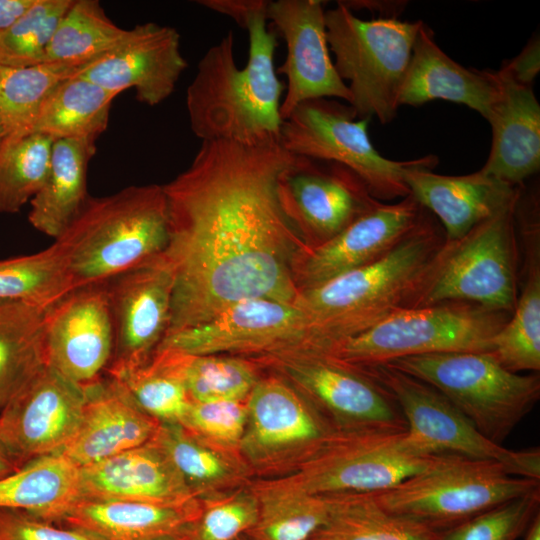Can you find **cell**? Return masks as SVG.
Masks as SVG:
<instances>
[{"instance_id": "cell-1", "label": "cell", "mask_w": 540, "mask_h": 540, "mask_svg": "<svg viewBox=\"0 0 540 540\" xmlns=\"http://www.w3.org/2000/svg\"><path fill=\"white\" fill-rule=\"evenodd\" d=\"M294 160L279 140L202 141L189 167L162 185L169 219L162 254L174 279L166 335L242 301L294 303L293 263L309 247L280 194Z\"/></svg>"}, {"instance_id": "cell-2", "label": "cell", "mask_w": 540, "mask_h": 540, "mask_svg": "<svg viewBox=\"0 0 540 540\" xmlns=\"http://www.w3.org/2000/svg\"><path fill=\"white\" fill-rule=\"evenodd\" d=\"M245 30L247 64L237 66L230 30L201 57L187 88L190 128L201 141L257 145L279 140L285 86L274 65L277 32L267 28V12L254 14Z\"/></svg>"}, {"instance_id": "cell-3", "label": "cell", "mask_w": 540, "mask_h": 540, "mask_svg": "<svg viewBox=\"0 0 540 540\" xmlns=\"http://www.w3.org/2000/svg\"><path fill=\"white\" fill-rule=\"evenodd\" d=\"M445 233L427 210L418 226L379 260L298 291L309 349L326 350L386 317L415 308Z\"/></svg>"}, {"instance_id": "cell-4", "label": "cell", "mask_w": 540, "mask_h": 540, "mask_svg": "<svg viewBox=\"0 0 540 540\" xmlns=\"http://www.w3.org/2000/svg\"><path fill=\"white\" fill-rule=\"evenodd\" d=\"M169 219L162 185H132L85 205L54 242L66 260L72 289L105 283L162 254Z\"/></svg>"}, {"instance_id": "cell-5", "label": "cell", "mask_w": 540, "mask_h": 540, "mask_svg": "<svg viewBox=\"0 0 540 540\" xmlns=\"http://www.w3.org/2000/svg\"><path fill=\"white\" fill-rule=\"evenodd\" d=\"M423 21L394 17L364 20L341 1L325 11L334 67L351 93L357 117L388 124L397 115L399 93Z\"/></svg>"}, {"instance_id": "cell-6", "label": "cell", "mask_w": 540, "mask_h": 540, "mask_svg": "<svg viewBox=\"0 0 540 540\" xmlns=\"http://www.w3.org/2000/svg\"><path fill=\"white\" fill-rule=\"evenodd\" d=\"M517 195L518 190L513 200L463 237L444 241L415 308L468 302L512 314L520 268L514 216Z\"/></svg>"}, {"instance_id": "cell-7", "label": "cell", "mask_w": 540, "mask_h": 540, "mask_svg": "<svg viewBox=\"0 0 540 540\" xmlns=\"http://www.w3.org/2000/svg\"><path fill=\"white\" fill-rule=\"evenodd\" d=\"M381 364L434 387L485 437L499 445L540 397L538 374L511 372L490 352L433 353Z\"/></svg>"}, {"instance_id": "cell-8", "label": "cell", "mask_w": 540, "mask_h": 540, "mask_svg": "<svg viewBox=\"0 0 540 540\" xmlns=\"http://www.w3.org/2000/svg\"><path fill=\"white\" fill-rule=\"evenodd\" d=\"M510 316L468 302L409 308L321 351L353 366L433 353L490 352Z\"/></svg>"}, {"instance_id": "cell-9", "label": "cell", "mask_w": 540, "mask_h": 540, "mask_svg": "<svg viewBox=\"0 0 540 540\" xmlns=\"http://www.w3.org/2000/svg\"><path fill=\"white\" fill-rule=\"evenodd\" d=\"M449 455L426 451L406 429H337L297 470L277 478L319 496L377 493L440 464Z\"/></svg>"}, {"instance_id": "cell-10", "label": "cell", "mask_w": 540, "mask_h": 540, "mask_svg": "<svg viewBox=\"0 0 540 540\" xmlns=\"http://www.w3.org/2000/svg\"><path fill=\"white\" fill-rule=\"evenodd\" d=\"M540 489V480L510 475L498 462L449 455L401 483L371 493L386 511L435 532Z\"/></svg>"}, {"instance_id": "cell-11", "label": "cell", "mask_w": 540, "mask_h": 540, "mask_svg": "<svg viewBox=\"0 0 540 540\" xmlns=\"http://www.w3.org/2000/svg\"><path fill=\"white\" fill-rule=\"evenodd\" d=\"M246 404L240 454L254 479L293 473L338 429L301 392L274 373L259 379Z\"/></svg>"}, {"instance_id": "cell-12", "label": "cell", "mask_w": 540, "mask_h": 540, "mask_svg": "<svg viewBox=\"0 0 540 540\" xmlns=\"http://www.w3.org/2000/svg\"><path fill=\"white\" fill-rule=\"evenodd\" d=\"M356 118L354 109L338 100H307L283 120L279 142L295 156L348 167L379 201L410 195L403 173L413 160L395 161L382 156L368 134L370 118Z\"/></svg>"}, {"instance_id": "cell-13", "label": "cell", "mask_w": 540, "mask_h": 540, "mask_svg": "<svg viewBox=\"0 0 540 540\" xmlns=\"http://www.w3.org/2000/svg\"><path fill=\"white\" fill-rule=\"evenodd\" d=\"M396 402L409 436L423 449L500 463L513 476L540 480V450H510L485 437L442 393L387 364L355 366Z\"/></svg>"}, {"instance_id": "cell-14", "label": "cell", "mask_w": 540, "mask_h": 540, "mask_svg": "<svg viewBox=\"0 0 540 540\" xmlns=\"http://www.w3.org/2000/svg\"><path fill=\"white\" fill-rule=\"evenodd\" d=\"M301 392L338 429H406L391 395L357 367L316 349L251 358Z\"/></svg>"}, {"instance_id": "cell-15", "label": "cell", "mask_w": 540, "mask_h": 540, "mask_svg": "<svg viewBox=\"0 0 540 540\" xmlns=\"http://www.w3.org/2000/svg\"><path fill=\"white\" fill-rule=\"evenodd\" d=\"M311 346L308 321L294 303L253 299L210 320L166 335L156 350L256 358Z\"/></svg>"}, {"instance_id": "cell-16", "label": "cell", "mask_w": 540, "mask_h": 540, "mask_svg": "<svg viewBox=\"0 0 540 540\" xmlns=\"http://www.w3.org/2000/svg\"><path fill=\"white\" fill-rule=\"evenodd\" d=\"M84 388L46 364L0 409V437L19 468L60 454L73 438Z\"/></svg>"}, {"instance_id": "cell-17", "label": "cell", "mask_w": 540, "mask_h": 540, "mask_svg": "<svg viewBox=\"0 0 540 540\" xmlns=\"http://www.w3.org/2000/svg\"><path fill=\"white\" fill-rule=\"evenodd\" d=\"M173 273L163 254L105 282L114 344L106 374L145 364L170 324Z\"/></svg>"}, {"instance_id": "cell-18", "label": "cell", "mask_w": 540, "mask_h": 540, "mask_svg": "<svg viewBox=\"0 0 540 540\" xmlns=\"http://www.w3.org/2000/svg\"><path fill=\"white\" fill-rule=\"evenodd\" d=\"M280 194L309 247L331 239L381 203L348 167L301 156L283 174Z\"/></svg>"}, {"instance_id": "cell-19", "label": "cell", "mask_w": 540, "mask_h": 540, "mask_svg": "<svg viewBox=\"0 0 540 540\" xmlns=\"http://www.w3.org/2000/svg\"><path fill=\"white\" fill-rule=\"evenodd\" d=\"M114 334L105 283L70 290L45 314L47 364L84 387L106 373Z\"/></svg>"}, {"instance_id": "cell-20", "label": "cell", "mask_w": 540, "mask_h": 540, "mask_svg": "<svg viewBox=\"0 0 540 540\" xmlns=\"http://www.w3.org/2000/svg\"><path fill=\"white\" fill-rule=\"evenodd\" d=\"M320 0L270 1V20L285 41L286 57L276 69L287 77L280 115L286 119L300 103L318 98L351 102V93L339 77L329 54L325 10Z\"/></svg>"}, {"instance_id": "cell-21", "label": "cell", "mask_w": 540, "mask_h": 540, "mask_svg": "<svg viewBox=\"0 0 540 540\" xmlns=\"http://www.w3.org/2000/svg\"><path fill=\"white\" fill-rule=\"evenodd\" d=\"M424 213L412 195L395 204L381 202L331 239L302 250L292 268L298 291L379 260L418 226Z\"/></svg>"}, {"instance_id": "cell-22", "label": "cell", "mask_w": 540, "mask_h": 540, "mask_svg": "<svg viewBox=\"0 0 540 540\" xmlns=\"http://www.w3.org/2000/svg\"><path fill=\"white\" fill-rule=\"evenodd\" d=\"M186 68L178 31L147 22L127 29L115 47L78 75L117 95L134 88L138 101L156 106L174 92Z\"/></svg>"}, {"instance_id": "cell-23", "label": "cell", "mask_w": 540, "mask_h": 540, "mask_svg": "<svg viewBox=\"0 0 540 540\" xmlns=\"http://www.w3.org/2000/svg\"><path fill=\"white\" fill-rule=\"evenodd\" d=\"M437 163L434 155L413 159L403 177L410 195L442 223L446 241L463 237L517 194L519 186L513 187L480 170L460 176L435 174L431 170Z\"/></svg>"}, {"instance_id": "cell-24", "label": "cell", "mask_w": 540, "mask_h": 540, "mask_svg": "<svg viewBox=\"0 0 540 540\" xmlns=\"http://www.w3.org/2000/svg\"><path fill=\"white\" fill-rule=\"evenodd\" d=\"M83 388L81 420L61 455L83 467L152 439L160 423L140 409L115 378L104 374Z\"/></svg>"}, {"instance_id": "cell-25", "label": "cell", "mask_w": 540, "mask_h": 540, "mask_svg": "<svg viewBox=\"0 0 540 540\" xmlns=\"http://www.w3.org/2000/svg\"><path fill=\"white\" fill-rule=\"evenodd\" d=\"M536 190L520 187L515 225L524 249L522 287L515 308L493 339L490 353L505 369L519 373L540 369V218Z\"/></svg>"}, {"instance_id": "cell-26", "label": "cell", "mask_w": 540, "mask_h": 540, "mask_svg": "<svg viewBox=\"0 0 540 540\" xmlns=\"http://www.w3.org/2000/svg\"><path fill=\"white\" fill-rule=\"evenodd\" d=\"M498 71L467 68L449 57L423 22L417 33L398 103L420 106L441 99L478 112L487 120L499 97Z\"/></svg>"}, {"instance_id": "cell-27", "label": "cell", "mask_w": 540, "mask_h": 540, "mask_svg": "<svg viewBox=\"0 0 540 540\" xmlns=\"http://www.w3.org/2000/svg\"><path fill=\"white\" fill-rule=\"evenodd\" d=\"M80 497L181 504L194 499L166 454L153 442L79 467Z\"/></svg>"}, {"instance_id": "cell-28", "label": "cell", "mask_w": 540, "mask_h": 540, "mask_svg": "<svg viewBox=\"0 0 540 540\" xmlns=\"http://www.w3.org/2000/svg\"><path fill=\"white\" fill-rule=\"evenodd\" d=\"M497 71L500 94L487 118L492 144L480 171L517 187L540 169V105L533 86Z\"/></svg>"}, {"instance_id": "cell-29", "label": "cell", "mask_w": 540, "mask_h": 540, "mask_svg": "<svg viewBox=\"0 0 540 540\" xmlns=\"http://www.w3.org/2000/svg\"><path fill=\"white\" fill-rule=\"evenodd\" d=\"M200 509L197 498L168 505L80 497L56 524L101 540H158L186 531Z\"/></svg>"}, {"instance_id": "cell-30", "label": "cell", "mask_w": 540, "mask_h": 540, "mask_svg": "<svg viewBox=\"0 0 540 540\" xmlns=\"http://www.w3.org/2000/svg\"><path fill=\"white\" fill-rule=\"evenodd\" d=\"M150 441L166 454L199 500L233 491L254 480L241 454L214 446L181 424H159Z\"/></svg>"}, {"instance_id": "cell-31", "label": "cell", "mask_w": 540, "mask_h": 540, "mask_svg": "<svg viewBox=\"0 0 540 540\" xmlns=\"http://www.w3.org/2000/svg\"><path fill=\"white\" fill-rule=\"evenodd\" d=\"M96 152L89 139L54 140L47 177L31 199L29 222L39 232L57 239L85 205L88 165Z\"/></svg>"}, {"instance_id": "cell-32", "label": "cell", "mask_w": 540, "mask_h": 540, "mask_svg": "<svg viewBox=\"0 0 540 540\" xmlns=\"http://www.w3.org/2000/svg\"><path fill=\"white\" fill-rule=\"evenodd\" d=\"M80 498L79 467L61 454L28 462L0 478V508L56 523Z\"/></svg>"}, {"instance_id": "cell-33", "label": "cell", "mask_w": 540, "mask_h": 540, "mask_svg": "<svg viewBox=\"0 0 540 540\" xmlns=\"http://www.w3.org/2000/svg\"><path fill=\"white\" fill-rule=\"evenodd\" d=\"M46 310L25 300H0V409L47 364Z\"/></svg>"}, {"instance_id": "cell-34", "label": "cell", "mask_w": 540, "mask_h": 540, "mask_svg": "<svg viewBox=\"0 0 540 540\" xmlns=\"http://www.w3.org/2000/svg\"><path fill=\"white\" fill-rule=\"evenodd\" d=\"M116 93L75 75L60 82L43 101L31 132L57 139L96 141L107 129Z\"/></svg>"}, {"instance_id": "cell-35", "label": "cell", "mask_w": 540, "mask_h": 540, "mask_svg": "<svg viewBox=\"0 0 540 540\" xmlns=\"http://www.w3.org/2000/svg\"><path fill=\"white\" fill-rule=\"evenodd\" d=\"M258 518L248 531L254 540H309L326 523L328 501L280 478L254 479Z\"/></svg>"}, {"instance_id": "cell-36", "label": "cell", "mask_w": 540, "mask_h": 540, "mask_svg": "<svg viewBox=\"0 0 540 540\" xmlns=\"http://www.w3.org/2000/svg\"><path fill=\"white\" fill-rule=\"evenodd\" d=\"M328 516L314 535L333 540H435L437 532L383 509L371 493L325 496ZM313 535V536H314Z\"/></svg>"}, {"instance_id": "cell-37", "label": "cell", "mask_w": 540, "mask_h": 540, "mask_svg": "<svg viewBox=\"0 0 540 540\" xmlns=\"http://www.w3.org/2000/svg\"><path fill=\"white\" fill-rule=\"evenodd\" d=\"M126 32L111 21L99 1L73 0L47 47L45 62L84 69L115 47Z\"/></svg>"}, {"instance_id": "cell-38", "label": "cell", "mask_w": 540, "mask_h": 540, "mask_svg": "<svg viewBox=\"0 0 540 540\" xmlns=\"http://www.w3.org/2000/svg\"><path fill=\"white\" fill-rule=\"evenodd\" d=\"M110 376L160 424H180L192 402L179 372L177 356L170 350H156L145 364Z\"/></svg>"}, {"instance_id": "cell-39", "label": "cell", "mask_w": 540, "mask_h": 540, "mask_svg": "<svg viewBox=\"0 0 540 540\" xmlns=\"http://www.w3.org/2000/svg\"><path fill=\"white\" fill-rule=\"evenodd\" d=\"M82 70L47 62L27 67L0 66V117L9 138L30 133L49 93L60 82Z\"/></svg>"}, {"instance_id": "cell-40", "label": "cell", "mask_w": 540, "mask_h": 540, "mask_svg": "<svg viewBox=\"0 0 540 540\" xmlns=\"http://www.w3.org/2000/svg\"><path fill=\"white\" fill-rule=\"evenodd\" d=\"M175 354L192 402L246 401L262 377L261 366L251 358L226 354Z\"/></svg>"}, {"instance_id": "cell-41", "label": "cell", "mask_w": 540, "mask_h": 540, "mask_svg": "<svg viewBox=\"0 0 540 540\" xmlns=\"http://www.w3.org/2000/svg\"><path fill=\"white\" fill-rule=\"evenodd\" d=\"M70 290L66 260L55 242L36 253L0 259V300L48 307Z\"/></svg>"}, {"instance_id": "cell-42", "label": "cell", "mask_w": 540, "mask_h": 540, "mask_svg": "<svg viewBox=\"0 0 540 540\" xmlns=\"http://www.w3.org/2000/svg\"><path fill=\"white\" fill-rule=\"evenodd\" d=\"M54 139L30 132L0 148V213L13 214L37 194L48 174Z\"/></svg>"}, {"instance_id": "cell-43", "label": "cell", "mask_w": 540, "mask_h": 540, "mask_svg": "<svg viewBox=\"0 0 540 540\" xmlns=\"http://www.w3.org/2000/svg\"><path fill=\"white\" fill-rule=\"evenodd\" d=\"M72 1L35 0L19 20L0 33V66L44 63L47 47Z\"/></svg>"}, {"instance_id": "cell-44", "label": "cell", "mask_w": 540, "mask_h": 540, "mask_svg": "<svg viewBox=\"0 0 540 540\" xmlns=\"http://www.w3.org/2000/svg\"><path fill=\"white\" fill-rule=\"evenodd\" d=\"M200 501V513L187 530V540H236L256 524L259 506L251 483Z\"/></svg>"}, {"instance_id": "cell-45", "label": "cell", "mask_w": 540, "mask_h": 540, "mask_svg": "<svg viewBox=\"0 0 540 540\" xmlns=\"http://www.w3.org/2000/svg\"><path fill=\"white\" fill-rule=\"evenodd\" d=\"M539 506L537 489L437 532L435 540H517L539 514Z\"/></svg>"}, {"instance_id": "cell-46", "label": "cell", "mask_w": 540, "mask_h": 540, "mask_svg": "<svg viewBox=\"0 0 540 540\" xmlns=\"http://www.w3.org/2000/svg\"><path fill=\"white\" fill-rule=\"evenodd\" d=\"M246 419V401L191 402L180 424L200 439L240 454Z\"/></svg>"}, {"instance_id": "cell-47", "label": "cell", "mask_w": 540, "mask_h": 540, "mask_svg": "<svg viewBox=\"0 0 540 540\" xmlns=\"http://www.w3.org/2000/svg\"><path fill=\"white\" fill-rule=\"evenodd\" d=\"M0 540H101L85 531L59 525L28 512L0 508Z\"/></svg>"}, {"instance_id": "cell-48", "label": "cell", "mask_w": 540, "mask_h": 540, "mask_svg": "<svg viewBox=\"0 0 540 540\" xmlns=\"http://www.w3.org/2000/svg\"><path fill=\"white\" fill-rule=\"evenodd\" d=\"M501 69L516 82L533 86L540 71L539 36H533L516 57L503 63Z\"/></svg>"}, {"instance_id": "cell-49", "label": "cell", "mask_w": 540, "mask_h": 540, "mask_svg": "<svg viewBox=\"0 0 540 540\" xmlns=\"http://www.w3.org/2000/svg\"><path fill=\"white\" fill-rule=\"evenodd\" d=\"M269 0H199L197 3L209 10L226 15L237 25L246 29L250 18L259 12H267Z\"/></svg>"}, {"instance_id": "cell-50", "label": "cell", "mask_w": 540, "mask_h": 540, "mask_svg": "<svg viewBox=\"0 0 540 540\" xmlns=\"http://www.w3.org/2000/svg\"><path fill=\"white\" fill-rule=\"evenodd\" d=\"M35 0H0V33L19 20Z\"/></svg>"}, {"instance_id": "cell-51", "label": "cell", "mask_w": 540, "mask_h": 540, "mask_svg": "<svg viewBox=\"0 0 540 540\" xmlns=\"http://www.w3.org/2000/svg\"><path fill=\"white\" fill-rule=\"evenodd\" d=\"M19 467L10 455L4 442L0 437V478L5 477L18 470Z\"/></svg>"}, {"instance_id": "cell-52", "label": "cell", "mask_w": 540, "mask_h": 540, "mask_svg": "<svg viewBox=\"0 0 540 540\" xmlns=\"http://www.w3.org/2000/svg\"><path fill=\"white\" fill-rule=\"evenodd\" d=\"M524 540H540V513L536 515L525 532Z\"/></svg>"}, {"instance_id": "cell-53", "label": "cell", "mask_w": 540, "mask_h": 540, "mask_svg": "<svg viewBox=\"0 0 540 540\" xmlns=\"http://www.w3.org/2000/svg\"><path fill=\"white\" fill-rule=\"evenodd\" d=\"M9 138V134L7 132V129L0 117V148L4 144V142Z\"/></svg>"}, {"instance_id": "cell-54", "label": "cell", "mask_w": 540, "mask_h": 540, "mask_svg": "<svg viewBox=\"0 0 540 540\" xmlns=\"http://www.w3.org/2000/svg\"><path fill=\"white\" fill-rule=\"evenodd\" d=\"M187 530L184 531L183 533L173 535V536H169V537H165V538H161V539H158V540H187V535H186Z\"/></svg>"}, {"instance_id": "cell-55", "label": "cell", "mask_w": 540, "mask_h": 540, "mask_svg": "<svg viewBox=\"0 0 540 540\" xmlns=\"http://www.w3.org/2000/svg\"><path fill=\"white\" fill-rule=\"evenodd\" d=\"M309 540H333V539L326 536H322V535H314Z\"/></svg>"}, {"instance_id": "cell-56", "label": "cell", "mask_w": 540, "mask_h": 540, "mask_svg": "<svg viewBox=\"0 0 540 540\" xmlns=\"http://www.w3.org/2000/svg\"><path fill=\"white\" fill-rule=\"evenodd\" d=\"M236 540H254V539L250 537L248 534H243L240 537H238Z\"/></svg>"}]
</instances>
